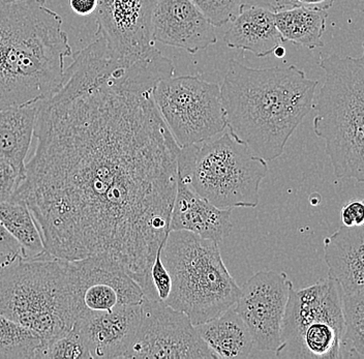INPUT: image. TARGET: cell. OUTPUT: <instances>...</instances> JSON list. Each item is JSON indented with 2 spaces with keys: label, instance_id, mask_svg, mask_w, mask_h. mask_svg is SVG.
I'll use <instances>...</instances> for the list:
<instances>
[{
  "label": "cell",
  "instance_id": "cb8c5ba5",
  "mask_svg": "<svg viewBox=\"0 0 364 359\" xmlns=\"http://www.w3.org/2000/svg\"><path fill=\"white\" fill-rule=\"evenodd\" d=\"M42 343L29 329L0 315V358H36Z\"/></svg>",
  "mask_w": 364,
  "mask_h": 359
},
{
  "label": "cell",
  "instance_id": "4dcf8cb0",
  "mask_svg": "<svg viewBox=\"0 0 364 359\" xmlns=\"http://www.w3.org/2000/svg\"><path fill=\"white\" fill-rule=\"evenodd\" d=\"M22 255L21 247L0 220V256Z\"/></svg>",
  "mask_w": 364,
  "mask_h": 359
},
{
  "label": "cell",
  "instance_id": "603a6c76",
  "mask_svg": "<svg viewBox=\"0 0 364 359\" xmlns=\"http://www.w3.org/2000/svg\"><path fill=\"white\" fill-rule=\"evenodd\" d=\"M341 297L343 333L340 358L364 359V293L343 294L341 292Z\"/></svg>",
  "mask_w": 364,
  "mask_h": 359
},
{
  "label": "cell",
  "instance_id": "d6a6232c",
  "mask_svg": "<svg viewBox=\"0 0 364 359\" xmlns=\"http://www.w3.org/2000/svg\"><path fill=\"white\" fill-rule=\"evenodd\" d=\"M272 54L275 56V58H284V56H286V49H284L283 45H281V46L275 48Z\"/></svg>",
  "mask_w": 364,
  "mask_h": 359
},
{
  "label": "cell",
  "instance_id": "ba28073f",
  "mask_svg": "<svg viewBox=\"0 0 364 359\" xmlns=\"http://www.w3.org/2000/svg\"><path fill=\"white\" fill-rule=\"evenodd\" d=\"M343 333L341 291L327 277L314 285L291 287L282 324L279 358H340Z\"/></svg>",
  "mask_w": 364,
  "mask_h": 359
},
{
  "label": "cell",
  "instance_id": "5bb4252c",
  "mask_svg": "<svg viewBox=\"0 0 364 359\" xmlns=\"http://www.w3.org/2000/svg\"><path fill=\"white\" fill-rule=\"evenodd\" d=\"M141 318L142 304H124L111 311H84L73 328L91 358H124L135 340Z\"/></svg>",
  "mask_w": 364,
  "mask_h": 359
},
{
  "label": "cell",
  "instance_id": "d6986e66",
  "mask_svg": "<svg viewBox=\"0 0 364 359\" xmlns=\"http://www.w3.org/2000/svg\"><path fill=\"white\" fill-rule=\"evenodd\" d=\"M38 102L0 110V160L10 164L23 177L34 134Z\"/></svg>",
  "mask_w": 364,
  "mask_h": 359
},
{
  "label": "cell",
  "instance_id": "1f68e13d",
  "mask_svg": "<svg viewBox=\"0 0 364 359\" xmlns=\"http://www.w3.org/2000/svg\"><path fill=\"white\" fill-rule=\"evenodd\" d=\"M70 6L77 15L88 16L97 11V0H70Z\"/></svg>",
  "mask_w": 364,
  "mask_h": 359
},
{
  "label": "cell",
  "instance_id": "4316f807",
  "mask_svg": "<svg viewBox=\"0 0 364 359\" xmlns=\"http://www.w3.org/2000/svg\"><path fill=\"white\" fill-rule=\"evenodd\" d=\"M163 245L164 242L159 245L154 264H152L151 269H150V281H151L152 287L156 291L159 301L165 302L169 297L171 292V277L169 272L164 264L163 260H161V252Z\"/></svg>",
  "mask_w": 364,
  "mask_h": 359
},
{
  "label": "cell",
  "instance_id": "d4e9b609",
  "mask_svg": "<svg viewBox=\"0 0 364 359\" xmlns=\"http://www.w3.org/2000/svg\"><path fill=\"white\" fill-rule=\"evenodd\" d=\"M36 359H87L91 358L87 347L74 328L65 335L42 343L36 352Z\"/></svg>",
  "mask_w": 364,
  "mask_h": 359
},
{
  "label": "cell",
  "instance_id": "3957f363",
  "mask_svg": "<svg viewBox=\"0 0 364 359\" xmlns=\"http://www.w3.org/2000/svg\"><path fill=\"white\" fill-rule=\"evenodd\" d=\"M72 55L63 18L45 1L0 2V110L53 95Z\"/></svg>",
  "mask_w": 364,
  "mask_h": 359
},
{
  "label": "cell",
  "instance_id": "44dd1931",
  "mask_svg": "<svg viewBox=\"0 0 364 359\" xmlns=\"http://www.w3.org/2000/svg\"><path fill=\"white\" fill-rule=\"evenodd\" d=\"M326 11L306 8L274 10L275 24L284 42L309 50L324 46L323 35L326 31Z\"/></svg>",
  "mask_w": 364,
  "mask_h": 359
},
{
  "label": "cell",
  "instance_id": "30bf717a",
  "mask_svg": "<svg viewBox=\"0 0 364 359\" xmlns=\"http://www.w3.org/2000/svg\"><path fill=\"white\" fill-rule=\"evenodd\" d=\"M124 358L216 359L190 318L159 301L145 299L135 340Z\"/></svg>",
  "mask_w": 364,
  "mask_h": 359
},
{
  "label": "cell",
  "instance_id": "5b68a950",
  "mask_svg": "<svg viewBox=\"0 0 364 359\" xmlns=\"http://www.w3.org/2000/svg\"><path fill=\"white\" fill-rule=\"evenodd\" d=\"M320 67L325 80L313 108L316 135L340 179L364 181V58L332 54Z\"/></svg>",
  "mask_w": 364,
  "mask_h": 359
},
{
  "label": "cell",
  "instance_id": "8992f818",
  "mask_svg": "<svg viewBox=\"0 0 364 359\" xmlns=\"http://www.w3.org/2000/svg\"><path fill=\"white\" fill-rule=\"evenodd\" d=\"M161 257L171 277L165 304L186 314L195 326L215 319L237 301L240 287L225 265L218 242L192 232L169 231Z\"/></svg>",
  "mask_w": 364,
  "mask_h": 359
},
{
  "label": "cell",
  "instance_id": "e0dca14e",
  "mask_svg": "<svg viewBox=\"0 0 364 359\" xmlns=\"http://www.w3.org/2000/svg\"><path fill=\"white\" fill-rule=\"evenodd\" d=\"M328 276L343 294L364 293V226L341 227L324 240Z\"/></svg>",
  "mask_w": 364,
  "mask_h": 359
},
{
  "label": "cell",
  "instance_id": "836d02e7",
  "mask_svg": "<svg viewBox=\"0 0 364 359\" xmlns=\"http://www.w3.org/2000/svg\"><path fill=\"white\" fill-rule=\"evenodd\" d=\"M18 1V0H0V2ZM36 1H45V0H36Z\"/></svg>",
  "mask_w": 364,
  "mask_h": 359
},
{
  "label": "cell",
  "instance_id": "f1b7e54d",
  "mask_svg": "<svg viewBox=\"0 0 364 359\" xmlns=\"http://www.w3.org/2000/svg\"><path fill=\"white\" fill-rule=\"evenodd\" d=\"M341 220L343 226L356 227L364 225V204L363 200H350L341 208Z\"/></svg>",
  "mask_w": 364,
  "mask_h": 359
},
{
  "label": "cell",
  "instance_id": "8fae6325",
  "mask_svg": "<svg viewBox=\"0 0 364 359\" xmlns=\"http://www.w3.org/2000/svg\"><path fill=\"white\" fill-rule=\"evenodd\" d=\"M293 284L286 272L262 270L240 287L233 308L249 328L254 348L274 352L281 345L282 324Z\"/></svg>",
  "mask_w": 364,
  "mask_h": 359
},
{
  "label": "cell",
  "instance_id": "7c38bea8",
  "mask_svg": "<svg viewBox=\"0 0 364 359\" xmlns=\"http://www.w3.org/2000/svg\"><path fill=\"white\" fill-rule=\"evenodd\" d=\"M156 0H97L95 36L124 58L141 56L154 48L151 14Z\"/></svg>",
  "mask_w": 364,
  "mask_h": 359
},
{
  "label": "cell",
  "instance_id": "2e32d148",
  "mask_svg": "<svg viewBox=\"0 0 364 359\" xmlns=\"http://www.w3.org/2000/svg\"><path fill=\"white\" fill-rule=\"evenodd\" d=\"M232 209L216 208L191 190L177 176L176 195L171 211L169 231H188L220 244L229 235L233 225Z\"/></svg>",
  "mask_w": 364,
  "mask_h": 359
},
{
  "label": "cell",
  "instance_id": "ac0fdd59",
  "mask_svg": "<svg viewBox=\"0 0 364 359\" xmlns=\"http://www.w3.org/2000/svg\"><path fill=\"white\" fill-rule=\"evenodd\" d=\"M225 33V43L232 49H240L257 58L272 55L275 48L284 43L275 24L272 4H240Z\"/></svg>",
  "mask_w": 364,
  "mask_h": 359
},
{
  "label": "cell",
  "instance_id": "7a4b0ae2",
  "mask_svg": "<svg viewBox=\"0 0 364 359\" xmlns=\"http://www.w3.org/2000/svg\"><path fill=\"white\" fill-rule=\"evenodd\" d=\"M318 84L295 65L255 69L233 59L220 86L227 129L266 162L277 160L313 109Z\"/></svg>",
  "mask_w": 364,
  "mask_h": 359
},
{
  "label": "cell",
  "instance_id": "9c48e42d",
  "mask_svg": "<svg viewBox=\"0 0 364 359\" xmlns=\"http://www.w3.org/2000/svg\"><path fill=\"white\" fill-rule=\"evenodd\" d=\"M159 113L179 147L201 142L227 129L220 86L200 77H168L154 86Z\"/></svg>",
  "mask_w": 364,
  "mask_h": 359
},
{
  "label": "cell",
  "instance_id": "9a60e30c",
  "mask_svg": "<svg viewBox=\"0 0 364 359\" xmlns=\"http://www.w3.org/2000/svg\"><path fill=\"white\" fill-rule=\"evenodd\" d=\"M154 42L196 54L218 42L215 27L192 0H156L151 14Z\"/></svg>",
  "mask_w": 364,
  "mask_h": 359
},
{
  "label": "cell",
  "instance_id": "6da1fadb",
  "mask_svg": "<svg viewBox=\"0 0 364 359\" xmlns=\"http://www.w3.org/2000/svg\"><path fill=\"white\" fill-rule=\"evenodd\" d=\"M72 58L38 102L36 149L13 199L31 209L50 256L108 259L159 301L150 269L169 233L181 147L154 90L174 65L156 47L122 58L101 36Z\"/></svg>",
  "mask_w": 364,
  "mask_h": 359
},
{
  "label": "cell",
  "instance_id": "484cf974",
  "mask_svg": "<svg viewBox=\"0 0 364 359\" xmlns=\"http://www.w3.org/2000/svg\"><path fill=\"white\" fill-rule=\"evenodd\" d=\"M215 27H222L231 21L242 0H192Z\"/></svg>",
  "mask_w": 364,
  "mask_h": 359
},
{
  "label": "cell",
  "instance_id": "4fadbf2b",
  "mask_svg": "<svg viewBox=\"0 0 364 359\" xmlns=\"http://www.w3.org/2000/svg\"><path fill=\"white\" fill-rule=\"evenodd\" d=\"M84 311H111L124 304H142L138 283L117 264L101 257L73 261Z\"/></svg>",
  "mask_w": 364,
  "mask_h": 359
},
{
  "label": "cell",
  "instance_id": "52a82bcc",
  "mask_svg": "<svg viewBox=\"0 0 364 359\" xmlns=\"http://www.w3.org/2000/svg\"><path fill=\"white\" fill-rule=\"evenodd\" d=\"M177 172L191 190L218 208H257L268 164L228 129L181 147Z\"/></svg>",
  "mask_w": 364,
  "mask_h": 359
},
{
  "label": "cell",
  "instance_id": "e575fe53",
  "mask_svg": "<svg viewBox=\"0 0 364 359\" xmlns=\"http://www.w3.org/2000/svg\"><path fill=\"white\" fill-rule=\"evenodd\" d=\"M8 256H0V261L4 260V258H6Z\"/></svg>",
  "mask_w": 364,
  "mask_h": 359
},
{
  "label": "cell",
  "instance_id": "277c9868",
  "mask_svg": "<svg viewBox=\"0 0 364 359\" xmlns=\"http://www.w3.org/2000/svg\"><path fill=\"white\" fill-rule=\"evenodd\" d=\"M83 312L73 261L50 255L0 261V315L43 343L70 331Z\"/></svg>",
  "mask_w": 364,
  "mask_h": 359
},
{
  "label": "cell",
  "instance_id": "f546056e",
  "mask_svg": "<svg viewBox=\"0 0 364 359\" xmlns=\"http://www.w3.org/2000/svg\"><path fill=\"white\" fill-rule=\"evenodd\" d=\"M336 0H273L272 6L275 11L291 8H306L311 10L327 11Z\"/></svg>",
  "mask_w": 364,
  "mask_h": 359
},
{
  "label": "cell",
  "instance_id": "ffe728a7",
  "mask_svg": "<svg viewBox=\"0 0 364 359\" xmlns=\"http://www.w3.org/2000/svg\"><path fill=\"white\" fill-rule=\"evenodd\" d=\"M196 329L216 359L247 358L254 349L249 328L233 306L215 319L196 325Z\"/></svg>",
  "mask_w": 364,
  "mask_h": 359
},
{
  "label": "cell",
  "instance_id": "83f0119b",
  "mask_svg": "<svg viewBox=\"0 0 364 359\" xmlns=\"http://www.w3.org/2000/svg\"><path fill=\"white\" fill-rule=\"evenodd\" d=\"M24 177L18 173L10 164L0 160V203L13 199Z\"/></svg>",
  "mask_w": 364,
  "mask_h": 359
},
{
  "label": "cell",
  "instance_id": "7402d4cb",
  "mask_svg": "<svg viewBox=\"0 0 364 359\" xmlns=\"http://www.w3.org/2000/svg\"><path fill=\"white\" fill-rule=\"evenodd\" d=\"M0 220L21 247L25 258L48 256L40 229L24 201L11 199L0 203Z\"/></svg>",
  "mask_w": 364,
  "mask_h": 359
}]
</instances>
